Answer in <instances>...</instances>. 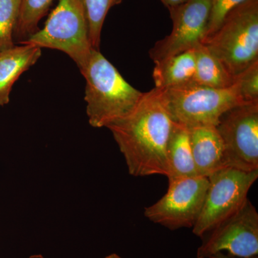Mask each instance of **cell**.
I'll return each instance as SVG.
<instances>
[{"instance_id": "1", "label": "cell", "mask_w": 258, "mask_h": 258, "mask_svg": "<svg viewBox=\"0 0 258 258\" xmlns=\"http://www.w3.org/2000/svg\"><path fill=\"white\" fill-rule=\"evenodd\" d=\"M173 125L154 88L144 93L130 114L108 125L131 175L161 174L168 177L166 149Z\"/></svg>"}, {"instance_id": "2", "label": "cell", "mask_w": 258, "mask_h": 258, "mask_svg": "<svg viewBox=\"0 0 258 258\" xmlns=\"http://www.w3.org/2000/svg\"><path fill=\"white\" fill-rule=\"evenodd\" d=\"M86 113L91 126L102 128L125 118L138 106L144 93L136 89L99 50L93 48L85 69Z\"/></svg>"}, {"instance_id": "3", "label": "cell", "mask_w": 258, "mask_h": 258, "mask_svg": "<svg viewBox=\"0 0 258 258\" xmlns=\"http://www.w3.org/2000/svg\"><path fill=\"white\" fill-rule=\"evenodd\" d=\"M203 44L234 78L257 62L258 0H247L231 10Z\"/></svg>"}, {"instance_id": "4", "label": "cell", "mask_w": 258, "mask_h": 258, "mask_svg": "<svg viewBox=\"0 0 258 258\" xmlns=\"http://www.w3.org/2000/svg\"><path fill=\"white\" fill-rule=\"evenodd\" d=\"M154 89L172 121L187 128L216 127L225 112L242 104L234 85L213 88L191 83L181 87Z\"/></svg>"}, {"instance_id": "5", "label": "cell", "mask_w": 258, "mask_h": 258, "mask_svg": "<svg viewBox=\"0 0 258 258\" xmlns=\"http://www.w3.org/2000/svg\"><path fill=\"white\" fill-rule=\"evenodd\" d=\"M20 44L62 51L83 71L93 47L81 0H60L44 28Z\"/></svg>"}, {"instance_id": "6", "label": "cell", "mask_w": 258, "mask_h": 258, "mask_svg": "<svg viewBox=\"0 0 258 258\" xmlns=\"http://www.w3.org/2000/svg\"><path fill=\"white\" fill-rule=\"evenodd\" d=\"M257 178L258 170L245 171L232 167L223 168L209 176L203 209L193 226V233L203 237L237 212L248 200L247 194Z\"/></svg>"}, {"instance_id": "7", "label": "cell", "mask_w": 258, "mask_h": 258, "mask_svg": "<svg viewBox=\"0 0 258 258\" xmlns=\"http://www.w3.org/2000/svg\"><path fill=\"white\" fill-rule=\"evenodd\" d=\"M216 128L225 148L226 166L258 170V103L230 108L221 115Z\"/></svg>"}, {"instance_id": "8", "label": "cell", "mask_w": 258, "mask_h": 258, "mask_svg": "<svg viewBox=\"0 0 258 258\" xmlns=\"http://www.w3.org/2000/svg\"><path fill=\"white\" fill-rule=\"evenodd\" d=\"M209 179L205 176L169 179L167 191L144 215L150 221L171 230L193 227L203 209Z\"/></svg>"}, {"instance_id": "9", "label": "cell", "mask_w": 258, "mask_h": 258, "mask_svg": "<svg viewBox=\"0 0 258 258\" xmlns=\"http://www.w3.org/2000/svg\"><path fill=\"white\" fill-rule=\"evenodd\" d=\"M204 236L206 237L198 249V258H210L224 252L236 257L257 256V210L247 200L237 212Z\"/></svg>"}, {"instance_id": "10", "label": "cell", "mask_w": 258, "mask_h": 258, "mask_svg": "<svg viewBox=\"0 0 258 258\" xmlns=\"http://www.w3.org/2000/svg\"><path fill=\"white\" fill-rule=\"evenodd\" d=\"M211 8V0H186L169 10L172 31L156 42L149 51L154 63L191 50L202 43L206 36Z\"/></svg>"}, {"instance_id": "11", "label": "cell", "mask_w": 258, "mask_h": 258, "mask_svg": "<svg viewBox=\"0 0 258 258\" xmlns=\"http://www.w3.org/2000/svg\"><path fill=\"white\" fill-rule=\"evenodd\" d=\"M190 147L198 176L209 177L226 166L225 148L215 126L189 128Z\"/></svg>"}, {"instance_id": "12", "label": "cell", "mask_w": 258, "mask_h": 258, "mask_svg": "<svg viewBox=\"0 0 258 258\" xmlns=\"http://www.w3.org/2000/svg\"><path fill=\"white\" fill-rule=\"evenodd\" d=\"M41 49L28 45L0 52V106L8 104L12 88L20 76L36 63Z\"/></svg>"}, {"instance_id": "13", "label": "cell", "mask_w": 258, "mask_h": 258, "mask_svg": "<svg viewBox=\"0 0 258 258\" xmlns=\"http://www.w3.org/2000/svg\"><path fill=\"white\" fill-rule=\"evenodd\" d=\"M195 55L194 49L155 62L153 79L157 89L181 87L194 81Z\"/></svg>"}, {"instance_id": "14", "label": "cell", "mask_w": 258, "mask_h": 258, "mask_svg": "<svg viewBox=\"0 0 258 258\" xmlns=\"http://www.w3.org/2000/svg\"><path fill=\"white\" fill-rule=\"evenodd\" d=\"M168 179L198 176L189 142V128L174 123L168 142Z\"/></svg>"}, {"instance_id": "15", "label": "cell", "mask_w": 258, "mask_h": 258, "mask_svg": "<svg viewBox=\"0 0 258 258\" xmlns=\"http://www.w3.org/2000/svg\"><path fill=\"white\" fill-rule=\"evenodd\" d=\"M194 50L195 55L194 81L197 84L213 88H227L233 86L235 78L206 45L200 43Z\"/></svg>"}, {"instance_id": "16", "label": "cell", "mask_w": 258, "mask_h": 258, "mask_svg": "<svg viewBox=\"0 0 258 258\" xmlns=\"http://www.w3.org/2000/svg\"><path fill=\"white\" fill-rule=\"evenodd\" d=\"M52 0H20V9L14 32L18 37L30 36L39 21L46 14Z\"/></svg>"}, {"instance_id": "17", "label": "cell", "mask_w": 258, "mask_h": 258, "mask_svg": "<svg viewBox=\"0 0 258 258\" xmlns=\"http://www.w3.org/2000/svg\"><path fill=\"white\" fill-rule=\"evenodd\" d=\"M86 20L89 37L93 48L99 50L103 23L109 10L123 0H81Z\"/></svg>"}, {"instance_id": "18", "label": "cell", "mask_w": 258, "mask_h": 258, "mask_svg": "<svg viewBox=\"0 0 258 258\" xmlns=\"http://www.w3.org/2000/svg\"><path fill=\"white\" fill-rule=\"evenodd\" d=\"M19 9L20 0H0V52L15 46L13 35Z\"/></svg>"}, {"instance_id": "19", "label": "cell", "mask_w": 258, "mask_h": 258, "mask_svg": "<svg viewBox=\"0 0 258 258\" xmlns=\"http://www.w3.org/2000/svg\"><path fill=\"white\" fill-rule=\"evenodd\" d=\"M233 85L242 104L258 103V61L236 76Z\"/></svg>"}, {"instance_id": "20", "label": "cell", "mask_w": 258, "mask_h": 258, "mask_svg": "<svg viewBox=\"0 0 258 258\" xmlns=\"http://www.w3.org/2000/svg\"><path fill=\"white\" fill-rule=\"evenodd\" d=\"M245 1L247 0H211V14L209 20L206 36L203 42L218 30L224 19L231 10Z\"/></svg>"}, {"instance_id": "21", "label": "cell", "mask_w": 258, "mask_h": 258, "mask_svg": "<svg viewBox=\"0 0 258 258\" xmlns=\"http://www.w3.org/2000/svg\"><path fill=\"white\" fill-rule=\"evenodd\" d=\"M161 1L164 5V6L169 10L182 5L183 3L186 2V0H161Z\"/></svg>"}, {"instance_id": "22", "label": "cell", "mask_w": 258, "mask_h": 258, "mask_svg": "<svg viewBox=\"0 0 258 258\" xmlns=\"http://www.w3.org/2000/svg\"><path fill=\"white\" fill-rule=\"evenodd\" d=\"M210 258H258L257 256H254V257H236V256L230 255L229 254H225L224 252H220V253H217L211 256Z\"/></svg>"}, {"instance_id": "23", "label": "cell", "mask_w": 258, "mask_h": 258, "mask_svg": "<svg viewBox=\"0 0 258 258\" xmlns=\"http://www.w3.org/2000/svg\"><path fill=\"white\" fill-rule=\"evenodd\" d=\"M105 258H122L121 257H120L119 255H118L117 254L113 253L109 254V255L106 256Z\"/></svg>"}, {"instance_id": "24", "label": "cell", "mask_w": 258, "mask_h": 258, "mask_svg": "<svg viewBox=\"0 0 258 258\" xmlns=\"http://www.w3.org/2000/svg\"><path fill=\"white\" fill-rule=\"evenodd\" d=\"M30 258H45L42 254H33V255L30 256Z\"/></svg>"}]
</instances>
